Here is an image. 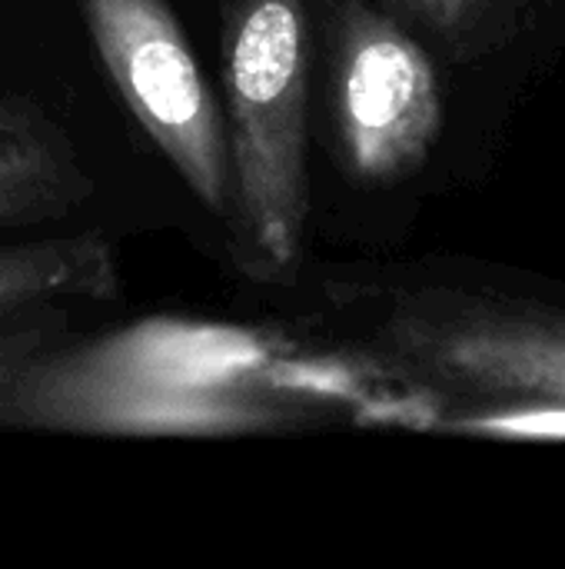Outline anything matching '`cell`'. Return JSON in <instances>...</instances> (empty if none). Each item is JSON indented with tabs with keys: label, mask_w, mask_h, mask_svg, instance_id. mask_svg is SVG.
I'll return each mask as SVG.
<instances>
[{
	"label": "cell",
	"mask_w": 565,
	"mask_h": 569,
	"mask_svg": "<svg viewBox=\"0 0 565 569\" xmlns=\"http://www.w3.org/2000/svg\"><path fill=\"white\" fill-rule=\"evenodd\" d=\"M450 430L493 440H565V403L526 400L453 420Z\"/></svg>",
	"instance_id": "ba28073f"
},
{
	"label": "cell",
	"mask_w": 565,
	"mask_h": 569,
	"mask_svg": "<svg viewBox=\"0 0 565 569\" xmlns=\"http://www.w3.org/2000/svg\"><path fill=\"white\" fill-rule=\"evenodd\" d=\"M306 393L346 400L360 380L343 367H293L250 330L150 320L77 353L33 357L7 413L93 433H250L276 427Z\"/></svg>",
	"instance_id": "6da1fadb"
},
{
	"label": "cell",
	"mask_w": 565,
	"mask_h": 569,
	"mask_svg": "<svg viewBox=\"0 0 565 569\" xmlns=\"http://www.w3.org/2000/svg\"><path fill=\"white\" fill-rule=\"evenodd\" d=\"M333 100L343 160L373 183L420 170L443 127L433 60L363 0L333 7Z\"/></svg>",
	"instance_id": "5b68a950"
},
{
	"label": "cell",
	"mask_w": 565,
	"mask_h": 569,
	"mask_svg": "<svg viewBox=\"0 0 565 569\" xmlns=\"http://www.w3.org/2000/svg\"><path fill=\"white\" fill-rule=\"evenodd\" d=\"M420 380L476 400L565 403V313L466 293H423L383 333Z\"/></svg>",
	"instance_id": "277c9868"
},
{
	"label": "cell",
	"mask_w": 565,
	"mask_h": 569,
	"mask_svg": "<svg viewBox=\"0 0 565 569\" xmlns=\"http://www.w3.org/2000/svg\"><path fill=\"white\" fill-rule=\"evenodd\" d=\"M117 293L113 247L100 237H63L0 250V317L57 300Z\"/></svg>",
	"instance_id": "52a82bcc"
},
{
	"label": "cell",
	"mask_w": 565,
	"mask_h": 569,
	"mask_svg": "<svg viewBox=\"0 0 565 569\" xmlns=\"http://www.w3.org/2000/svg\"><path fill=\"white\" fill-rule=\"evenodd\" d=\"M93 183L70 143L43 117L0 103V230L57 220L90 197Z\"/></svg>",
	"instance_id": "8992f818"
},
{
	"label": "cell",
	"mask_w": 565,
	"mask_h": 569,
	"mask_svg": "<svg viewBox=\"0 0 565 569\" xmlns=\"http://www.w3.org/2000/svg\"><path fill=\"white\" fill-rule=\"evenodd\" d=\"M303 0H240L226 37L230 167L240 230L273 270L296 263L310 217Z\"/></svg>",
	"instance_id": "7a4b0ae2"
},
{
	"label": "cell",
	"mask_w": 565,
	"mask_h": 569,
	"mask_svg": "<svg viewBox=\"0 0 565 569\" xmlns=\"http://www.w3.org/2000/svg\"><path fill=\"white\" fill-rule=\"evenodd\" d=\"M386 3L400 17H406L446 40L463 37L473 27V20L480 17V10L486 7V0H386Z\"/></svg>",
	"instance_id": "9c48e42d"
},
{
	"label": "cell",
	"mask_w": 565,
	"mask_h": 569,
	"mask_svg": "<svg viewBox=\"0 0 565 569\" xmlns=\"http://www.w3.org/2000/svg\"><path fill=\"white\" fill-rule=\"evenodd\" d=\"M97 53L120 97L193 197L230 213L233 167L220 103L163 0H83Z\"/></svg>",
	"instance_id": "3957f363"
},
{
	"label": "cell",
	"mask_w": 565,
	"mask_h": 569,
	"mask_svg": "<svg viewBox=\"0 0 565 569\" xmlns=\"http://www.w3.org/2000/svg\"><path fill=\"white\" fill-rule=\"evenodd\" d=\"M33 347H37V333H30V330L0 333V417L10 407V393H13L17 377L33 360Z\"/></svg>",
	"instance_id": "30bf717a"
}]
</instances>
